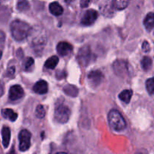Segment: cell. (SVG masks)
<instances>
[{
    "label": "cell",
    "instance_id": "ac0fdd59",
    "mask_svg": "<svg viewBox=\"0 0 154 154\" xmlns=\"http://www.w3.org/2000/svg\"><path fill=\"white\" fill-rule=\"evenodd\" d=\"M132 96V91L130 90H125L119 94V99L125 103H129Z\"/></svg>",
    "mask_w": 154,
    "mask_h": 154
},
{
    "label": "cell",
    "instance_id": "83f0119b",
    "mask_svg": "<svg viewBox=\"0 0 154 154\" xmlns=\"http://www.w3.org/2000/svg\"><path fill=\"white\" fill-rule=\"evenodd\" d=\"M146 152L147 151H139V152H138V153H136V154H147V153H146Z\"/></svg>",
    "mask_w": 154,
    "mask_h": 154
},
{
    "label": "cell",
    "instance_id": "7c38bea8",
    "mask_svg": "<svg viewBox=\"0 0 154 154\" xmlns=\"http://www.w3.org/2000/svg\"><path fill=\"white\" fill-rule=\"evenodd\" d=\"M2 144L5 148H7L9 145L11 139V130L7 126H4L2 129Z\"/></svg>",
    "mask_w": 154,
    "mask_h": 154
},
{
    "label": "cell",
    "instance_id": "f546056e",
    "mask_svg": "<svg viewBox=\"0 0 154 154\" xmlns=\"http://www.w3.org/2000/svg\"><path fill=\"white\" fill-rule=\"evenodd\" d=\"M2 51L0 50V59L2 58Z\"/></svg>",
    "mask_w": 154,
    "mask_h": 154
},
{
    "label": "cell",
    "instance_id": "4dcf8cb0",
    "mask_svg": "<svg viewBox=\"0 0 154 154\" xmlns=\"http://www.w3.org/2000/svg\"><path fill=\"white\" fill-rule=\"evenodd\" d=\"M56 154H67V153H57Z\"/></svg>",
    "mask_w": 154,
    "mask_h": 154
},
{
    "label": "cell",
    "instance_id": "30bf717a",
    "mask_svg": "<svg viewBox=\"0 0 154 154\" xmlns=\"http://www.w3.org/2000/svg\"><path fill=\"white\" fill-rule=\"evenodd\" d=\"M73 50V47L71 44L66 42H60V43L57 45V53L60 54L62 57L64 56H67L68 54H70Z\"/></svg>",
    "mask_w": 154,
    "mask_h": 154
},
{
    "label": "cell",
    "instance_id": "cb8c5ba5",
    "mask_svg": "<svg viewBox=\"0 0 154 154\" xmlns=\"http://www.w3.org/2000/svg\"><path fill=\"white\" fill-rule=\"evenodd\" d=\"M142 50L144 52L147 53L150 51V44L147 42V41H144L142 44Z\"/></svg>",
    "mask_w": 154,
    "mask_h": 154
},
{
    "label": "cell",
    "instance_id": "ffe728a7",
    "mask_svg": "<svg viewBox=\"0 0 154 154\" xmlns=\"http://www.w3.org/2000/svg\"><path fill=\"white\" fill-rule=\"evenodd\" d=\"M153 61L149 57H144L141 61V66L144 71H149L152 67Z\"/></svg>",
    "mask_w": 154,
    "mask_h": 154
},
{
    "label": "cell",
    "instance_id": "d6986e66",
    "mask_svg": "<svg viewBox=\"0 0 154 154\" xmlns=\"http://www.w3.org/2000/svg\"><path fill=\"white\" fill-rule=\"evenodd\" d=\"M129 0H114V6L117 10H123L129 5Z\"/></svg>",
    "mask_w": 154,
    "mask_h": 154
},
{
    "label": "cell",
    "instance_id": "7a4b0ae2",
    "mask_svg": "<svg viewBox=\"0 0 154 154\" xmlns=\"http://www.w3.org/2000/svg\"><path fill=\"white\" fill-rule=\"evenodd\" d=\"M108 123L114 130L120 132L126 127V123L122 114L118 111L113 109L108 113Z\"/></svg>",
    "mask_w": 154,
    "mask_h": 154
},
{
    "label": "cell",
    "instance_id": "52a82bcc",
    "mask_svg": "<svg viewBox=\"0 0 154 154\" xmlns=\"http://www.w3.org/2000/svg\"><path fill=\"white\" fill-rule=\"evenodd\" d=\"M87 78H88L89 83H90V85L93 87H96L102 82L104 76L102 72H100L99 70H96L90 72L89 73Z\"/></svg>",
    "mask_w": 154,
    "mask_h": 154
},
{
    "label": "cell",
    "instance_id": "8992f818",
    "mask_svg": "<svg viewBox=\"0 0 154 154\" xmlns=\"http://www.w3.org/2000/svg\"><path fill=\"white\" fill-rule=\"evenodd\" d=\"M113 69L116 75L120 77H124L128 73V64L126 61L117 60L113 64Z\"/></svg>",
    "mask_w": 154,
    "mask_h": 154
},
{
    "label": "cell",
    "instance_id": "2e32d148",
    "mask_svg": "<svg viewBox=\"0 0 154 154\" xmlns=\"http://www.w3.org/2000/svg\"><path fill=\"white\" fill-rule=\"evenodd\" d=\"M2 116L5 118L8 119L9 120H11L12 122L15 121L18 117V114L17 113H15L12 109H10V108L3 109L2 111Z\"/></svg>",
    "mask_w": 154,
    "mask_h": 154
},
{
    "label": "cell",
    "instance_id": "44dd1931",
    "mask_svg": "<svg viewBox=\"0 0 154 154\" xmlns=\"http://www.w3.org/2000/svg\"><path fill=\"white\" fill-rule=\"evenodd\" d=\"M146 88L150 95L154 94V78H149L146 81Z\"/></svg>",
    "mask_w": 154,
    "mask_h": 154
},
{
    "label": "cell",
    "instance_id": "9a60e30c",
    "mask_svg": "<svg viewBox=\"0 0 154 154\" xmlns=\"http://www.w3.org/2000/svg\"><path fill=\"white\" fill-rule=\"evenodd\" d=\"M63 91L66 95L72 96V97H76L78 95V93H79L78 87L72 85V84H67L66 86H65L63 87Z\"/></svg>",
    "mask_w": 154,
    "mask_h": 154
},
{
    "label": "cell",
    "instance_id": "603a6c76",
    "mask_svg": "<svg viewBox=\"0 0 154 154\" xmlns=\"http://www.w3.org/2000/svg\"><path fill=\"white\" fill-rule=\"evenodd\" d=\"M33 63H34V60L32 57H28L25 60V62H24L23 66L25 67V69H29V68H30L32 66Z\"/></svg>",
    "mask_w": 154,
    "mask_h": 154
},
{
    "label": "cell",
    "instance_id": "4316f807",
    "mask_svg": "<svg viewBox=\"0 0 154 154\" xmlns=\"http://www.w3.org/2000/svg\"><path fill=\"white\" fill-rule=\"evenodd\" d=\"M3 93H4V89H3L2 84H0V97L3 95Z\"/></svg>",
    "mask_w": 154,
    "mask_h": 154
},
{
    "label": "cell",
    "instance_id": "4fadbf2b",
    "mask_svg": "<svg viewBox=\"0 0 154 154\" xmlns=\"http://www.w3.org/2000/svg\"><path fill=\"white\" fill-rule=\"evenodd\" d=\"M50 12L54 16H60L63 13V8L61 5L59 4L57 2L51 3L49 5Z\"/></svg>",
    "mask_w": 154,
    "mask_h": 154
},
{
    "label": "cell",
    "instance_id": "3957f363",
    "mask_svg": "<svg viewBox=\"0 0 154 154\" xmlns=\"http://www.w3.org/2000/svg\"><path fill=\"white\" fill-rule=\"evenodd\" d=\"M77 58L81 66H87L94 60V55L91 51L90 46H84L80 49Z\"/></svg>",
    "mask_w": 154,
    "mask_h": 154
},
{
    "label": "cell",
    "instance_id": "9c48e42d",
    "mask_svg": "<svg viewBox=\"0 0 154 154\" xmlns=\"http://www.w3.org/2000/svg\"><path fill=\"white\" fill-rule=\"evenodd\" d=\"M23 89L20 85L12 86L9 90V99L11 101H16L21 99L23 96Z\"/></svg>",
    "mask_w": 154,
    "mask_h": 154
},
{
    "label": "cell",
    "instance_id": "ba28073f",
    "mask_svg": "<svg viewBox=\"0 0 154 154\" xmlns=\"http://www.w3.org/2000/svg\"><path fill=\"white\" fill-rule=\"evenodd\" d=\"M98 12L93 9L87 11L81 19V23L84 26H90L96 20L98 17Z\"/></svg>",
    "mask_w": 154,
    "mask_h": 154
},
{
    "label": "cell",
    "instance_id": "e0dca14e",
    "mask_svg": "<svg viewBox=\"0 0 154 154\" xmlns=\"http://www.w3.org/2000/svg\"><path fill=\"white\" fill-rule=\"evenodd\" d=\"M59 63V58L57 56H52L50 58H48L47 60V61L45 62V66L47 69H54L56 66H57Z\"/></svg>",
    "mask_w": 154,
    "mask_h": 154
},
{
    "label": "cell",
    "instance_id": "8fae6325",
    "mask_svg": "<svg viewBox=\"0 0 154 154\" xmlns=\"http://www.w3.org/2000/svg\"><path fill=\"white\" fill-rule=\"evenodd\" d=\"M33 91L38 94L43 95L48 93V84L44 80H41L35 83L33 86Z\"/></svg>",
    "mask_w": 154,
    "mask_h": 154
},
{
    "label": "cell",
    "instance_id": "6da1fadb",
    "mask_svg": "<svg viewBox=\"0 0 154 154\" xmlns=\"http://www.w3.org/2000/svg\"><path fill=\"white\" fill-rule=\"evenodd\" d=\"M11 32L16 41H23L26 38L32 31V27L27 23L20 20H15L11 23Z\"/></svg>",
    "mask_w": 154,
    "mask_h": 154
},
{
    "label": "cell",
    "instance_id": "f1b7e54d",
    "mask_svg": "<svg viewBox=\"0 0 154 154\" xmlns=\"http://www.w3.org/2000/svg\"><path fill=\"white\" fill-rule=\"evenodd\" d=\"M8 154H16V153H15V152H14V148H12L11 151L10 153H9Z\"/></svg>",
    "mask_w": 154,
    "mask_h": 154
},
{
    "label": "cell",
    "instance_id": "5bb4252c",
    "mask_svg": "<svg viewBox=\"0 0 154 154\" xmlns=\"http://www.w3.org/2000/svg\"><path fill=\"white\" fill-rule=\"evenodd\" d=\"M144 25L147 31H151L154 27V13L147 14L146 17L144 20Z\"/></svg>",
    "mask_w": 154,
    "mask_h": 154
},
{
    "label": "cell",
    "instance_id": "277c9868",
    "mask_svg": "<svg viewBox=\"0 0 154 154\" xmlns=\"http://www.w3.org/2000/svg\"><path fill=\"white\" fill-rule=\"evenodd\" d=\"M71 115V111L67 106L60 105L57 106L54 112V117L56 120L60 123H67Z\"/></svg>",
    "mask_w": 154,
    "mask_h": 154
},
{
    "label": "cell",
    "instance_id": "484cf974",
    "mask_svg": "<svg viewBox=\"0 0 154 154\" xmlns=\"http://www.w3.org/2000/svg\"><path fill=\"white\" fill-rule=\"evenodd\" d=\"M5 35L3 32L0 31V48L3 47L5 43Z\"/></svg>",
    "mask_w": 154,
    "mask_h": 154
},
{
    "label": "cell",
    "instance_id": "d4e9b609",
    "mask_svg": "<svg viewBox=\"0 0 154 154\" xmlns=\"http://www.w3.org/2000/svg\"><path fill=\"white\" fill-rule=\"evenodd\" d=\"M92 0H81V2H80V5L81 8H87L91 3Z\"/></svg>",
    "mask_w": 154,
    "mask_h": 154
},
{
    "label": "cell",
    "instance_id": "5b68a950",
    "mask_svg": "<svg viewBox=\"0 0 154 154\" xmlns=\"http://www.w3.org/2000/svg\"><path fill=\"white\" fill-rule=\"evenodd\" d=\"M31 133L26 129L20 131L19 134V149L20 151H26L30 147Z\"/></svg>",
    "mask_w": 154,
    "mask_h": 154
},
{
    "label": "cell",
    "instance_id": "7402d4cb",
    "mask_svg": "<svg viewBox=\"0 0 154 154\" xmlns=\"http://www.w3.org/2000/svg\"><path fill=\"white\" fill-rule=\"evenodd\" d=\"M35 114H36V117H38V118L42 119L44 118L45 116V108H44L43 105H38L36 108L35 110Z\"/></svg>",
    "mask_w": 154,
    "mask_h": 154
}]
</instances>
